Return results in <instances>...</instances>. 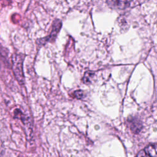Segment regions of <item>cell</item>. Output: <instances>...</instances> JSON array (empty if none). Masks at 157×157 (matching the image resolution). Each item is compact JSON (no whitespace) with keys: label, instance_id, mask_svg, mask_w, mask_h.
<instances>
[{"label":"cell","instance_id":"6da1fadb","mask_svg":"<svg viewBox=\"0 0 157 157\" xmlns=\"http://www.w3.org/2000/svg\"><path fill=\"white\" fill-rule=\"evenodd\" d=\"M23 56L21 54H14L12 58V69L14 75L20 84L24 83V75L23 71Z\"/></svg>","mask_w":157,"mask_h":157},{"label":"cell","instance_id":"7a4b0ae2","mask_svg":"<svg viewBox=\"0 0 157 157\" xmlns=\"http://www.w3.org/2000/svg\"><path fill=\"white\" fill-rule=\"evenodd\" d=\"M61 25H62L61 21L59 20H58V19L55 20L53 23L52 29L51 31L50 34L48 36L39 39V44L44 45L47 42H53V40H55V38L57 36L58 32L59 31V29H61Z\"/></svg>","mask_w":157,"mask_h":157},{"label":"cell","instance_id":"3957f363","mask_svg":"<svg viewBox=\"0 0 157 157\" xmlns=\"http://www.w3.org/2000/svg\"><path fill=\"white\" fill-rule=\"evenodd\" d=\"M107 3L109 6H112L120 9H123L129 5V2L126 1H107Z\"/></svg>","mask_w":157,"mask_h":157},{"label":"cell","instance_id":"277c9868","mask_svg":"<svg viewBox=\"0 0 157 157\" xmlns=\"http://www.w3.org/2000/svg\"><path fill=\"white\" fill-rule=\"evenodd\" d=\"M129 122L130 123L131 129L134 133H138L140 131L142 128V124L140 122L138 121L137 120L132 118L131 120L129 121Z\"/></svg>","mask_w":157,"mask_h":157},{"label":"cell","instance_id":"5b68a950","mask_svg":"<svg viewBox=\"0 0 157 157\" xmlns=\"http://www.w3.org/2000/svg\"><path fill=\"white\" fill-rule=\"evenodd\" d=\"M144 151L150 157H157L156 144H150L145 148Z\"/></svg>","mask_w":157,"mask_h":157},{"label":"cell","instance_id":"8992f818","mask_svg":"<svg viewBox=\"0 0 157 157\" xmlns=\"http://www.w3.org/2000/svg\"><path fill=\"white\" fill-rule=\"evenodd\" d=\"M94 73L90 71H87L85 73L84 77H83V81L85 83H88L91 82V80L93 78Z\"/></svg>","mask_w":157,"mask_h":157},{"label":"cell","instance_id":"52a82bcc","mask_svg":"<svg viewBox=\"0 0 157 157\" xmlns=\"http://www.w3.org/2000/svg\"><path fill=\"white\" fill-rule=\"evenodd\" d=\"M74 96L77 99H82L83 98V91L82 90H77L74 91Z\"/></svg>","mask_w":157,"mask_h":157},{"label":"cell","instance_id":"ba28073f","mask_svg":"<svg viewBox=\"0 0 157 157\" xmlns=\"http://www.w3.org/2000/svg\"><path fill=\"white\" fill-rule=\"evenodd\" d=\"M136 157H150V156L147 154V153L144 151V150H140L137 153Z\"/></svg>","mask_w":157,"mask_h":157},{"label":"cell","instance_id":"9c48e42d","mask_svg":"<svg viewBox=\"0 0 157 157\" xmlns=\"http://www.w3.org/2000/svg\"><path fill=\"white\" fill-rule=\"evenodd\" d=\"M4 153V147L1 142L0 141V156L3 154Z\"/></svg>","mask_w":157,"mask_h":157}]
</instances>
